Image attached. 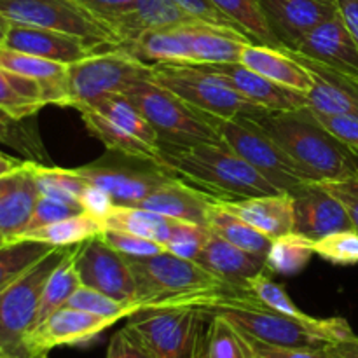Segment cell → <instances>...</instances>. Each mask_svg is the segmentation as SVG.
I'll use <instances>...</instances> for the list:
<instances>
[{"instance_id":"44","label":"cell","mask_w":358,"mask_h":358,"mask_svg":"<svg viewBox=\"0 0 358 358\" xmlns=\"http://www.w3.org/2000/svg\"><path fill=\"white\" fill-rule=\"evenodd\" d=\"M0 143L21 154H27L31 161H37L38 157L44 156L37 135H34V131L24 126V121L10 117L3 110H0Z\"/></svg>"},{"instance_id":"54","label":"cell","mask_w":358,"mask_h":358,"mask_svg":"<svg viewBox=\"0 0 358 358\" xmlns=\"http://www.w3.org/2000/svg\"><path fill=\"white\" fill-rule=\"evenodd\" d=\"M338 10L358 45V0H336Z\"/></svg>"},{"instance_id":"60","label":"cell","mask_w":358,"mask_h":358,"mask_svg":"<svg viewBox=\"0 0 358 358\" xmlns=\"http://www.w3.org/2000/svg\"><path fill=\"white\" fill-rule=\"evenodd\" d=\"M70 2H73V3H77V6H80L79 0H70ZM80 7H83V6H80ZM83 9H84V7H83ZM87 13H90V10H87Z\"/></svg>"},{"instance_id":"41","label":"cell","mask_w":358,"mask_h":358,"mask_svg":"<svg viewBox=\"0 0 358 358\" xmlns=\"http://www.w3.org/2000/svg\"><path fill=\"white\" fill-rule=\"evenodd\" d=\"M66 306L87 311V313H93L101 318H108L114 324L121 320V318H128L129 315H133L136 311L131 304L121 303V301L114 299V297L107 296L103 292H98L94 289H90L86 285H80L73 292V296L70 297Z\"/></svg>"},{"instance_id":"50","label":"cell","mask_w":358,"mask_h":358,"mask_svg":"<svg viewBox=\"0 0 358 358\" xmlns=\"http://www.w3.org/2000/svg\"><path fill=\"white\" fill-rule=\"evenodd\" d=\"M313 115L327 131L358 154V115H327L318 112H313Z\"/></svg>"},{"instance_id":"40","label":"cell","mask_w":358,"mask_h":358,"mask_svg":"<svg viewBox=\"0 0 358 358\" xmlns=\"http://www.w3.org/2000/svg\"><path fill=\"white\" fill-rule=\"evenodd\" d=\"M245 289H247L259 303H262L266 308H269V310L278 311V313L287 315V317L301 318V320L311 318L310 315H306L304 311H301L299 308L296 306V303H294L289 297V294H287L285 287L273 282L264 271L259 273V275L255 276H250V278L245 282Z\"/></svg>"},{"instance_id":"46","label":"cell","mask_w":358,"mask_h":358,"mask_svg":"<svg viewBox=\"0 0 358 358\" xmlns=\"http://www.w3.org/2000/svg\"><path fill=\"white\" fill-rule=\"evenodd\" d=\"M248 338V336H247ZM250 339L257 358H341L336 345L329 346H276Z\"/></svg>"},{"instance_id":"28","label":"cell","mask_w":358,"mask_h":358,"mask_svg":"<svg viewBox=\"0 0 358 358\" xmlns=\"http://www.w3.org/2000/svg\"><path fill=\"white\" fill-rule=\"evenodd\" d=\"M177 219L161 215L152 210L142 208V206H121L114 205L110 212L105 215V229L124 231V233L136 234L145 240L156 241V243L166 247Z\"/></svg>"},{"instance_id":"22","label":"cell","mask_w":358,"mask_h":358,"mask_svg":"<svg viewBox=\"0 0 358 358\" xmlns=\"http://www.w3.org/2000/svg\"><path fill=\"white\" fill-rule=\"evenodd\" d=\"M289 55L303 63L313 76V86L306 93L308 108L327 115H358V83L348 79L334 70L322 66L311 59L303 58L297 52Z\"/></svg>"},{"instance_id":"43","label":"cell","mask_w":358,"mask_h":358,"mask_svg":"<svg viewBox=\"0 0 358 358\" xmlns=\"http://www.w3.org/2000/svg\"><path fill=\"white\" fill-rule=\"evenodd\" d=\"M210 234H212L210 227L185 222V220H177L173 233H171L170 240H168L164 248L171 252V254L178 255V257L196 261L198 255L201 254L203 247L206 245V241H208Z\"/></svg>"},{"instance_id":"29","label":"cell","mask_w":358,"mask_h":358,"mask_svg":"<svg viewBox=\"0 0 358 358\" xmlns=\"http://www.w3.org/2000/svg\"><path fill=\"white\" fill-rule=\"evenodd\" d=\"M80 248H83V243L69 247L66 254L63 255L59 264L56 266V269L51 273L48 282H45L44 290H42L41 304H38L35 327L41 325L45 318L51 317L59 308L66 306V303L73 296V292L83 285L79 269H77V257H79Z\"/></svg>"},{"instance_id":"53","label":"cell","mask_w":358,"mask_h":358,"mask_svg":"<svg viewBox=\"0 0 358 358\" xmlns=\"http://www.w3.org/2000/svg\"><path fill=\"white\" fill-rule=\"evenodd\" d=\"M112 206H114V201H112V198L107 192L94 187V185H90V189H87L86 194H84L83 198L84 212L91 213V215L103 220L105 215L112 210Z\"/></svg>"},{"instance_id":"20","label":"cell","mask_w":358,"mask_h":358,"mask_svg":"<svg viewBox=\"0 0 358 358\" xmlns=\"http://www.w3.org/2000/svg\"><path fill=\"white\" fill-rule=\"evenodd\" d=\"M41 198L31 161L0 175V233L6 241H16L30 224Z\"/></svg>"},{"instance_id":"7","label":"cell","mask_w":358,"mask_h":358,"mask_svg":"<svg viewBox=\"0 0 358 358\" xmlns=\"http://www.w3.org/2000/svg\"><path fill=\"white\" fill-rule=\"evenodd\" d=\"M66 250L69 247H56L0 292V358H34L27 339L37 322L45 282Z\"/></svg>"},{"instance_id":"49","label":"cell","mask_w":358,"mask_h":358,"mask_svg":"<svg viewBox=\"0 0 358 358\" xmlns=\"http://www.w3.org/2000/svg\"><path fill=\"white\" fill-rule=\"evenodd\" d=\"M105 358H156L143 339L128 324L110 338Z\"/></svg>"},{"instance_id":"31","label":"cell","mask_w":358,"mask_h":358,"mask_svg":"<svg viewBox=\"0 0 358 358\" xmlns=\"http://www.w3.org/2000/svg\"><path fill=\"white\" fill-rule=\"evenodd\" d=\"M93 108L98 114L105 115L110 119L115 126L122 128L133 135L135 138L142 140L147 145L154 147V149H161L159 136H157L156 129L150 126V122L143 117L142 112L124 96V94H108V96H101L98 100L91 101V103L83 105L79 108ZM77 108V110H79Z\"/></svg>"},{"instance_id":"48","label":"cell","mask_w":358,"mask_h":358,"mask_svg":"<svg viewBox=\"0 0 358 358\" xmlns=\"http://www.w3.org/2000/svg\"><path fill=\"white\" fill-rule=\"evenodd\" d=\"M101 236L112 248L121 252L126 257H145V255H154L166 250L163 245L156 243V241L145 240V238L136 236V234L131 233H124V231L105 229Z\"/></svg>"},{"instance_id":"59","label":"cell","mask_w":358,"mask_h":358,"mask_svg":"<svg viewBox=\"0 0 358 358\" xmlns=\"http://www.w3.org/2000/svg\"><path fill=\"white\" fill-rule=\"evenodd\" d=\"M7 241H6V238H3V234L0 233V247H2V245H6Z\"/></svg>"},{"instance_id":"9","label":"cell","mask_w":358,"mask_h":358,"mask_svg":"<svg viewBox=\"0 0 358 358\" xmlns=\"http://www.w3.org/2000/svg\"><path fill=\"white\" fill-rule=\"evenodd\" d=\"M208 318L192 306H152L129 315L128 325L156 358H194L206 343Z\"/></svg>"},{"instance_id":"8","label":"cell","mask_w":358,"mask_h":358,"mask_svg":"<svg viewBox=\"0 0 358 358\" xmlns=\"http://www.w3.org/2000/svg\"><path fill=\"white\" fill-rule=\"evenodd\" d=\"M212 122L220 142L282 192L294 194L304 185L315 184L254 117L212 119Z\"/></svg>"},{"instance_id":"30","label":"cell","mask_w":358,"mask_h":358,"mask_svg":"<svg viewBox=\"0 0 358 358\" xmlns=\"http://www.w3.org/2000/svg\"><path fill=\"white\" fill-rule=\"evenodd\" d=\"M44 105V91L34 79L0 69V110L10 117L27 121Z\"/></svg>"},{"instance_id":"45","label":"cell","mask_w":358,"mask_h":358,"mask_svg":"<svg viewBox=\"0 0 358 358\" xmlns=\"http://www.w3.org/2000/svg\"><path fill=\"white\" fill-rule=\"evenodd\" d=\"M138 16L143 27L156 28L168 27V24L184 23L189 20H198L191 16L185 9H182L173 0H138Z\"/></svg>"},{"instance_id":"39","label":"cell","mask_w":358,"mask_h":358,"mask_svg":"<svg viewBox=\"0 0 358 358\" xmlns=\"http://www.w3.org/2000/svg\"><path fill=\"white\" fill-rule=\"evenodd\" d=\"M208 358H257L250 339L222 315H210L206 329Z\"/></svg>"},{"instance_id":"36","label":"cell","mask_w":358,"mask_h":358,"mask_svg":"<svg viewBox=\"0 0 358 358\" xmlns=\"http://www.w3.org/2000/svg\"><path fill=\"white\" fill-rule=\"evenodd\" d=\"M31 168H34L41 194L62 199V201L72 203L83 208V198L91 184L77 171V168L66 170V168L45 166L37 161H31Z\"/></svg>"},{"instance_id":"34","label":"cell","mask_w":358,"mask_h":358,"mask_svg":"<svg viewBox=\"0 0 358 358\" xmlns=\"http://www.w3.org/2000/svg\"><path fill=\"white\" fill-rule=\"evenodd\" d=\"M208 227L213 233L226 238L227 241H231V243L236 245V247L243 248V250L247 252H252V254L255 255L266 257L269 248H271V238H268L266 234H262L261 231H257L255 227H252L250 224H247L245 220H241L240 217L234 215L233 212H229V210L222 205L220 199H217L212 212H210Z\"/></svg>"},{"instance_id":"52","label":"cell","mask_w":358,"mask_h":358,"mask_svg":"<svg viewBox=\"0 0 358 358\" xmlns=\"http://www.w3.org/2000/svg\"><path fill=\"white\" fill-rule=\"evenodd\" d=\"M173 2H177L182 9H185L191 16L198 17V20L208 21V23H213V24H220V27H229V28H236V30H240V28H238L236 24L226 16V14L220 13V10L217 9L210 0H173Z\"/></svg>"},{"instance_id":"2","label":"cell","mask_w":358,"mask_h":358,"mask_svg":"<svg viewBox=\"0 0 358 358\" xmlns=\"http://www.w3.org/2000/svg\"><path fill=\"white\" fill-rule=\"evenodd\" d=\"M157 166L224 201L282 192L222 142L161 145Z\"/></svg>"},{"instance_id":"24","label":"cell","mask_w":358,"mask_h":358,"mask_svg":"<svg viewBox=\"0 0 358 358\" xmlns=\"http://www.w3.org/2000/svg\"><path fill=\"white\" fill-rule=\"evenodd\" d=\"M240 63L273 83L301 91V93H308L313 86V76L310 70L303 63L297 62L292 55H289L285 49L250 42L245 45Z\"/></svg>"},{"instance_id":"38","label":"cell","mask_w":358,"mask_h":358,"mask_svg":"<svg viewBox=\"0 0 358 358\" xmlns=\"http://www.w3.org/2000/svg\"><path fill=\"white\" fill-rule=\"evenodd\" d=\"M313 255V241L297 233H289L273 240L266 255V269L276 275L294 276L310 264Z\"/></svg>"},{"instance_id":"4","label":"cell","mask_w":358,"mask_h":358,"mask_svg":"<svg viewBox=\"0 0 358 358\" xmlns=\"http://www.w3.org/2000/svg\"><path fill=\"white\" fill-rule=\"evenodd\" d=\"M126 259L136 280L138 310L152 306H191L199 294L233 285L203 268L199 262L178 257L168 250Z\"/></svg>"},{"instance_id":"15","label":"cell","mask_w":358,"mask_h":358,"mask_svg":"<svg viewBox=\"0 0 358 358\" xmlns=\"http://www.w3.org/2000/svg\"><path fill=\"white\" fill-rule=\"evenodd\" d=\"M110 325L108 318L63 306L30 332L27 345L34 358H42L59 346L90 345Z\"/></svg>"},{"instance_id":"51","label":"cell","mask_w":358,"mask_h":358,"mask_svg":"<svg viewBox=\"0 0 358 358\" xmlns=\"http://www.w3.org/2000/svg\"><path fill=\"white\" fill-rule=\"evenodd\" d=\"M329 192L336 196L348 212L353 229L358 231V175L334 182H322Z\"/></svg>"},{"instance_id":"17","label":"cell","mask_w":358,"mask_h":358,"mask_svg":"<svg viewBox=\"0 0 358 358\" xmlns=\"http://www.w3.org/2000/svg\"><path fill=\"white\" fill-rule=\"evenodd\" d=\"M2 48L51 59L63 65H72L107 45L96 44L79 35L65 34V31L10 23Z\"/></svg>"},{"instance_id":"55","label":"cell","mask_w":358,"mask_h":358,"mask_svg":"<svg viewBox=\"0 0 358 358\" xmlns=\"http://www.w3.org/2000/svg\"><path fill=\"white\" fill-rule=\"evenodd\" d=\"M336 348H338L341 358H358V336L353 334L352 338L339 341Z\"/></svg>"},{"instance_id":"27","label":"cell","mask_w":358,"mask_h":358,"mask_svg":"<svg viewBox=\"0 0 358 358\" xmlns=\"http://www.w3.org/2000/svg\"><path fill=\"white\" fill-rule=\"evenodd\" d=\"M83 117L84 126H86L87 131L94 136V138L100 140L105 147H107L110 152H117L121 156L131 157V159H140L147 161V163H159L161 149H154V147L147 145L142 140L135 138L133 135H129L128 131H124L122 128L115 126L110 119H107L105 115L98 114L93 108H79L77 110Z\"/></svg>"},{"instance_id":"58","label":"cell","mask_w":358,"mask_h":358,"mask_svg":"<svg viewBox=\"0 0 358 358\" xmlns=\"http://www.w3.org/2000/svg\"><path fill=\"white\" fill-rule=\"evenodd\" d=\"M194 358H208V357H206V343H205V346L201 348V352H199Z\"/></svg>"},{"instance_id":"26","label":"cell","mask_w":358,"mask_h":358,"mask_svg":"<svg viewBox=\"0 0 358 358\" xmlns=\"http://www.w3.org/2000/svg\"><path fill=\"white\" fill-rule=\"evenodd\" d=\"M0 69L37 80L44 91L45 103L69 107L66 65L63 63L0 48Z\"/></svg>"},{"instance_id":"10","label":"cell","mask_w":358,"mask_h":358,"mask_svg":"<svg viewBox=\"0 0 358 358\" xmlns=\"http://www.w3.org/2000/svg\"><path fill=\"white\" fill-rule=\"evenodd\" d=\"M150 79L177 94L182 101H185L199 114L212 119L255 117L266 112L217 80L212 73L203 70L199 65L156 63Z\"/></svg>"},{"instance_id":"25","label":"cell","mask_w":358,"mask_h":358,"mask_svg":"<svg viewBox=\"0 0 358 358\" xmlns=\"http://www.w3.org/2000/svg\"><path fill=\"white\" fill-rule=\"evenodd\" d=\"M196 262L226 282L241 287H245V282L250 276L259 275L266 269V257L236 247L213 231Z\"/></svg>"},{"instance_id":"3","label":"cell","mask_w":358,"mask_h":358,"mask_svg":"<svg viewBox=\"0 0 358 358\" xmlns=\"http://www.w3.org/2000/svg\"><path fill=\"white\" fill-rule=\"evenodd\" d=\"M254 119L315 184L358 175V154L327 131L308 107L262 112Z\"/></svg>"},{"instance_id":"62","label":"cell","mask_w":358,"mask_h":358,"mask_svg":"<svg viewBox=\"0 0 358 358\" xmlns=\"http://www.w3.org/2000/svg\"><path fill=\"white\" fill-rule=\"evenodd\" d=\"M42 358H49V357H48V355H45V357H42Z\"/></svg>"},{"instance_id":"23","label":"cell","mask_w":358,"mask_h":358,"mask_svg":"<svg viewBox=\"0 0 358 358\" xmlns=\"http://www.w3.org/2000/svg\"><path fill=\"white\" fill-rule=\"evenodd\" d=\"M220 201L229 212L271 240L294 233V196L290 192Z\"/></svg>"},{"instance_id":"42","label":"cell","mask_w":358,"mask_h":358,"mask_svg":"<svg viewBox=\"0 0 358 358\" xmlns=\"http://www.w3.org/2000/svg\"><path fill=\"white\" fill-rule=\"evenodd\" d=\"M315 255L336 266L358 264V231L345 229L313 241Z\"/></svg>"},{"instance_id":"5","label":"cell","mask_w":358,"mask_h":358,"mask_svg":"<svg viewBox=\"0 0 358 358\" xmlns=\"http://www.w3.org/2000/svg\"><path fill=\"white\" fill-rule=\"evenodd\" d=\"M152 63L133 55L124 45L96 51L66 65L69 107L79 108L108 94H124L133 84L152 77Z\"/></svg>"},{"instance_id":"35","label":"cell","mask_w":358,"mask_h":358,"mask_svg":"<svg viewBox=\"0 0 358 358\" xmlns=\"http://www.w3.org/2000/svg\"><path fill=\"white\" fill-rule=\"evenodd\" d=\"M80 6L103 21L121 38L122 45L135 41L145 27L138 16V0H79Z\"/></svg>"},{"instance_id":"6","label":"cell","mask_w":358,"mask_h":358,"mask_svg":"<svg viewBox=\"0 0 358 358\" xmlns=\"http://www.w3.org/2000/svg\"><path fill=\"white\" fill-rule=\"evenodd\" d=\"M124 96L156 129L161 145L189 147L196 143L220 142L212 117L199 114L152 79L133 84Z\"/></svg>"},{"instance_id":"14","label":"cell","mask_w":358,"mask_h":358,"mask_svg":"<svg viewBox=\"0 0 358 358\" xmlns=\"http://www.w3.org/2000/svg\"><path fill=\"white\" fill-rule=\"evenodd\" d=\"M199 66L266 112H289L308 107L306 93L273 83L241 63H210Z\"/></svg>"},{"instance_id":"19","label":"cell","mask_w":358,"mask_h":358,"mask_svg":"<svg viewBox=\"0 0 358 358\" xmlns=\"http://www.w3.org/2000/svg\"><path fill=\"white\" fill-rule=\"evenodd\" d=\"M261 3L283 49H296L315 27L338 14L336 0H261Z\"/></svg>"},{"instance_id":"32","label":"cell","mask_w":358,"mask_h":358,"mask_svg":"<svg viewBox=\"0 0 358 358\" xmlns=\"http://www.w3.org/2000/svg\"><path fill=\"white\" fill-rule=\"evenodd\" d=\"M103 231V220L91 215V213L83 212L69 217V219L49 224V226L28 231V233L21 234L17 240L42 241V243L52 245V247H72V245H79L91 240V238L101 234Z\"/></svg>"},{"instance_id":"11","label":"cell","mask_w":358,"mask_h":358,"mask_svg":"<svg viewBox=\"0 0 358 358\" xmlns=\"http://www.w3.org/2000/svg\"><path fill=\"white\" fill-rule=\"evenodd\" d=\"M0 13L14 24L65 31L107 48L122 45L110 27L70 0H0Z\"/></svg>"},{"instance_id":"13","label":"cell","mask_w":358,"mask_h":358,"mask_svg":"<svg viewBox=\"0 0 358 358\" xmlns=\"http://www.w3.org/2000/svg\"><path fill=\"white\" fill-rule=\"evenodd\" d=\"M77 171L91 185L107 192L114 205L121 206H138L154 189L164 184L168 178L175 177L154 163L133 166V164L98 161V163L79 166Z\"/></svg>"},{"instance_id":"37","label":"cell","mask_w":358,"mask_h":358,"mask_svg":"<svg viewBox=\"0 0 358 358\" xmlns=\"http://www.w3.org/2000/svg\"><path fill=\"white\" fill-rule=\"evenodd\" d=\"M55 248L52 245L34 240L7 241L6 245H2L0 247V292L17 278H21L28 269L34 268Z\"/></svg>"},{"instance_id":"47","label":"cell","mask_w":358,"mask_h":358,"mask_svg":"<svg viewBox=\"0 0 358 358\" xmlns=\"http://www.w3.org/2000/svg\"><path fill=\"white\" fill-rule=\"evenodd\" d=\"M83 212L84 210L80 208V206L72 205V203L62 201V199L49 198V196L41 194L37 205H35L34 215H31L30 224H28V227L24 229V233L38 229V227L49 226V224L58 222V220L69 219V217H73V215H77V213H83Z\"/></svg>"},{"instance_id":"18","label":"cell","mask_w":358,"mask_h":358,"mask_svg":"<svg viewBox=\"0 0 358 358\" xmlns=\"http://www.w3.org/2000/svg\"><path fill=\"white\" fill-rule=\"evenodd\" d=\"M294 233L311 241L353 229L343 203L322 184H308L294 192Z\"/></svg>"},{"instance_id":"12","label":"cell","mask_w":358,"mask_h":358,"mask_svg":"<svg viewBox=\"0 0 358 358\" xmlns=\"http://www.w3.org/2000/svg\"><path fill=\"white\" fill-rule=\"evenodd\" d=\"M83 285L103 292L138 311V289L126 255L112 248L101 234L84 241L77 257Z\"/></svg>"},{"instance_id":"16","label":"cell","mask_w":358,"mask_h":358,"mask_svg":"<svg viewBox=\"0 0 358 358\" xmlns=\"http://www.w3.org/2000/svg\"><path fill=\"white\" fill-rule=\"evenodd\" d=\"M289 51L358 83V45L339 10L315 27L296 49Z\"/></svg>"},{"instance_id":"33","label":"cell","mask_w":358,"mask_h":358,"mask_svg":"<svg viewBox=\"0 0 358 358\" xmlns=\"http://www.w3.org/2000/svg\"><path fill=\"white\" fill-rule=\"evenodd\" d=\"M222 14H226L252 42L269 48L283 49V44L273 31L261 0H210Z\"/></svg>"},{"instance_id":"57","label":"cell","mask_w":358,"mask_h":358,"mask_svg":"<svg viewBox=\"0 0 358 358\" xmlns=\"http://www.w3.org/2000/svg\"><path fill=\"white\" fill-rule=\"evenodd\" d=\"M10 28V21L7 20L6 16H3L2 13H0V48L3 45V42H6V37H7V31H9Z\"/></svg>"},{"instance_id":"1","label":"cell","mask_w":358,"mask_h":358,"mask_svg":"<svg viewBox=\"0 0 358 358\" xmlns=\"http://www.w3.org/2000/svg\"><path fill=\"white\" fill-rule=\"evenodd\" d=\"M215 313L226 317L248 338L276 346H329L355 334L345 318L301 320L269 310L240 285L215 294L206 315Z\"/></svg>"},{"instance_id":"21","label":"cell","mask_w":358,"mask_h":358,"mask_svg":"<svg viewBox=\"0 0 358 358\" xmlns=\"http://www.w3.org/2000/svg\"><path fill=\"white\" fill-rule=\"evenodd\" d=\"M217 199L219 198L199 191L182 178L171 177L159 187L154 189L138 206L171 217V219L208 227L210 212Z\"/></svg>"},{"instance_id":"56","label":"cell","mask_w":358,"mask_h":358,"mask_svg":"<svg viewBox=\"0 0 358 358\" xmlns=\"http://www.w3.org/2000/svg\"><path fill=\"white\" fill-rule=\"evenodd\" d=\"M21 164H23V161L17 159V157L2 154V156H0V175H6L9 173V171L16 170V168L21 166Z\"/></svg>"},{"instance_id":"61","label":"cell","mask_w":358,"mask_h":358,"mask_svg":"<svg viewBox=\"0 0 358 358\" xmlns=\"http://www.w3.org/2000/svg\"><path fill=\"white\" fill-rule=\"evenodd\" d=\"M2 154H3V152H2V150H0V156H2Z\"/></svg>"}]
</instances>
